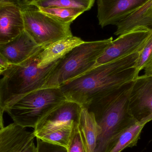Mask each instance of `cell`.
Wrapping results in <instances>:
<instances>
[{"mask_svg":"<svg viewBox=\"0 0 152 152\" xmlns=\"http://www.w3.org/2000/svg\"><path fill=\"white\" fill-rule=\"evenodd\" d=\"M82 109V106L79 104L66 100L42 119L34 130L69 122L79 123Z\"/></svg>","mask_w":152,"mask_h":152,"instance_id":"cell-13","label":"cell"},{"mask_svg":"<svg viewBox=\"0 0 152 152\" xmlns=\"http://www.w3.org/2000/svg\"><path fill=\"white\" fill-rule=\"evenodd\" d=\"M39 0H19V4L20 5L30 4Z\"/></svg>","mask_w":152,"mask_h":152,"instance_id":"cell-27","label":"cell"},{"mask_svg":"<svg viewBox=\"0 0 152 152\" xmlns=\"http://www.w3.org/2000/svg\"><path fill=\"white\" fill-rule=\"evenodd\" d=\"M85 42L80 37L71 36L59 40L41 51L39 54L40 67H45L62 58L74 48Z\"/></svg>","mask_w":152,"mask_h":152,"instance_id":"cell-15","label":"cell"},{"mask_svg":"<svg viewBox=\"0 0 152 152\" xmlns=\"http://www.w3.org/2000/svg\"><path fill=\"white\" fill-rule=\"evenodd\" d=\"M116 26L117 28L114 34L118 36L137 28L152 30V0H147Z\"/></svg>","mask_w":152,"mask_h":152,"instance_id":"cell-14","label":"cell"},{"mask_svg":"<svg viewBox=\"0 0 152 152\" xmlns=\"http://www.w3.org/2000/svg\"><path fill=\"white\" fill-rule=\"evenodd\" d=\"M6 2L14 3L19 4V0H0V4Z\"/></svg>","mask_w":152,"mask_h":152,"instance_id":"cell-29","label":"cell"},{"mask_svg":"<svg viewBox=\"0 0 152 152\" xmlns=\"http://www.w3.org/2000/svg\"><path fill=\"white\" fill-rule=\"evenodd\" d=\"M43 49L25 30L11 41L0 44V53L10 65L20 64Z\"/></svg>","mask_w":152,"mask_h":152,"instance_id":"cell-10","label":"cell"},{"mask_svg":"<svg viewBox=\"0 0 152 152\" xmlns=\"http://www.w3.org/2000/svg\"><path fill=\"white\" fill-rule=\"evenodd\" d=\"M74 123L69 122L43 128L34 130V134L35 137L44 142L67 148Z\"/></svg>","mask_w":152,"mask_h":152,"instance_id":"cell-16","label":"cell"},{"mask_svg":"<svg viewBox=\"0 0 152 152\" xmlns=\"http://www.w3.org/2000/svg\"><path fill=\"white\" fill-rule=\"evenodd\" d=\"M66 149L67 152H89L85 137L77 122L73 125L70 141Z\"/></svg>","mask_w":152,"mask_h":152,"instance_id":"cell-21","label":"cell"},{"mask_svg":"<svg viewBox=\"0 0 152 152\" xmlns=\"http://www.w3.org/2000/svg\"><path fill=\"white\" fill-rule=\"evenodd\" d=\"M4 112L0 109V130L4 127V124L3 113Z\"/></svg>","mask_w":152,"mask_h":152,"instance_id":"cell-28","label":"cell"},{"mask_svg":"<svg viewBox=\"0 0 152 152\" xmlns=\"http://www.w3.org/2000/svg\"><path fill=\"white\" fill-rule=\"evenodd\" d=\"M144 126L136 122L127 128L118 137L108 152H121L126 148L136 146Z\"/></svg>","mask_w":152,"mask_h":152,"instance_id":"cell-18","label":"cell"},{"mask_svg":"<svg viewBox=\"0 0 152 152\" xmlns=\"http://www.w3.org/2000/svg\"><path fill=\"white\" fill-rule=\"evenodd\" d=\"M66 100L59 88H42L27 94L5 112L20 126L34 129L45 116Z\"/></svg>","mask_w":152,"mask_h":152,"instance_id":"cell-5","label":"cell"},{"mask_svg":"<svg viewBox=\"0 0 152 152\" xmlns=\"http://www.w3.org/2000/svg\"><path fill=\"white\" fill-rule=\"evenodd\" d=\"M145 75L152 76V58L144 68Z\"/></svg>","mask_w":152,"mask_h":152,"instance_id":"cell-25","label":"cell"},{"mask_svg":"<svg viewBox=\"0 0 152 152\" xmlns=\"http://www.w3.org/2000/svg\"><path fill=\"white\" fill-rule=\"evenodd\" d=\"M24 31L20 4L6 2L0 4V44L11 41Z\"/></svg>","mask_w":152,"mask_h":152,"instance_id":"cell-11","label":"cell"},{"mask_svg":"<svg viewBox=\"0 0 152 152\" xmlns=\"http://www.w3.org/2000/svg\"><path fill=\"white\" fill-rule=\"evenodd\" d=\"M24 30L39 46L50 45L73 36L71 24H65L41 11L34 4L20 5Z\"/></svg>","mask_w":152,"mask_h":152,"instance_id":"cell-6","label":"cell"},{"mask_svg":"<svg viewBox=\"0 0 152 152\" xmlns=\"http://www.w3.org/2000/svg\"><path fill=\"white\" fill-rule=\"evenodd\" d=\"M36 146L34 140L31 141L20 152H36Z\"/></svg>","mask_w":152,"mask_h":152,"instance_id":"cell-24","label":"cell"},{"mask_svg":"<svg viewBox=\"0 0 152 152\" xmlns=\"http://www.w3.org/2000/svg\"><path fill=\"white\" fill-rule=\"evenodd\" d=\"M35 136L15 123L0 130V152H20Z\"/></svg>","mask_w":152,"mask_h":152,"instance_id":"cell-12","label":"cell"},{"mask_svg":"<svg viewBox=\"0 0 152 152\" xmlns=\"http://www.w3.org/2000/svg\"><path fill=\"white\" fill-rule=\"evenodd\" d=\"M95 0H39L32 4L38 8L57 6L74 8L85 12L93 7Z\"/></svg>","mask_w":152,"mask_h":152,"instance_id":"cell-20","label":"cell"},{"mask_svg":"<svg viewBox=\"0 0 152 152\" xmlns=\"http://www.w3.org/2000/svg\"><path fill=\"white\" fill-rule=\"evenodd\" d=\"M140 52L96 66L60 87L67 100L86 107L92 101L133 81L139 75Z\"/></svg>","mask_w":152,"mask_h":152,"instance_id":"cell-1","label":"cell"},{"mask_svg":"<svg viewBox=\"0 0 152 152\" xmlns=\"http://www.w3.org/2000/svg\"><path fill=\"white\" fill-rule=\"evenodd\" d=\"M113 37L85 42L58 60L48 76L43 88H59L95 67L97 59L109 46Z\"/></svg>","mask_w":152,"mask_h":152,"instance_id":"cell-4","label":"cell"},{"mask_svg":"<svg viewBox=\"0 0 152 152\" xmlns=\"http://www.w3.org/2000/svg\"><path fill=\"white\" fill-rule=\"evenodd\" d=\"M2 72V71H0V76H1V75Z\"/></svg>","mask_w":152,"mask_h":152,"instance_id":"cell-31","label":"cell"},{"mask_svg":"<svg viewBox=\"0 0 152 152\" xmlns=\"http://www.w3.org/2000/svg\"><path fill=\"white\" fill-rule=\"evenodd\" d=\"M46 15L65 24H71L84 12L79 9L67 7H52L38 8Z\"/></svg>","mask_w":152,"mask_h":152,"instance_id":"cell-19","label":"cell"},{"mask_svg":"<svg viewBox=\"0 0 152 152\" xmlns=\"http://www.w3.org/2000/svg\"><path fill=\"white\" fill-rule=\"evenodd\" d=\"M147 0H97V18L102 28L116 25Z\"/></svg>","mask_w":152,"mask_h":152,"instance_id":"cell-9","label":"cell"},{"mask_svg":"<svg viewBox=\"0 0 152 152\" xmlns=\"http://www.w3.org/2000/svg\"><path fill=\"white\" fill-rule=\"evenodd\" d=\"M132 82L93 100L85 107L94 114L102 129L95 152H108L121 134L137 122L129 110Z\"/></svg>","mask_w":152,"mask_h":152,"instance_id":"cell-2","label":"cell"},{"mask_svg":"<svg viewBox=\"0 0 152 152\" xmlns=\"http://www.w3.org/2000/svg\"><path fill=\"white\" fill-rule=\"evenodd\" d=\"M4 70V69L2 68L0 66V71H3Z\"/></svg>","mask_w":152,"mask_h":152,"instance_id":"cell-30","label":"cell"},{"mask_svg":"<svg viewBox=\"0 0 152 152\" xmlns=\"http://www.w3.org/2000/svg\"><path fill=\"white\" fill-rule=\"evenodd\" d=\"M79 126L84 135L89 152H95L98 138L102 129L96 121L94 115L87 108L82 107Z\"/></svg>","mask_w":152,"mask_h":152,"instance_id":"cell-17","label":"cell"},{"mask_svg":"<svg viewBox=\"0 0 152 152\" xmlns=\"http://www.w3.org/2000/svg\"><path fill=\"white\" fill-rule=\"evenodd\" d=\"M10 65L7 61L4 58V57L0 53V66L1 67L4 69H5L8 68Z\"/></svg>","mask_w":152,"mask_h":152,"instance_id":"cell-26","label":"cell"},{"mask_svg":"<svg viewBox=\"0 0 152 152\" xmlns=\"http://www.w3.org/2000/svg\"><path fill=\"white\" fill-rule=\"evenodd\" d=\"M41 50L20 64L10 65L2 72L0 109L4 112L27 94L43 87L58 60L47 66L40 67L39 54Z\"/></svg>","mask_w":152,"mask_h":152,"instance_id":"cell-3","label":"cell"},{"mask_svg":"<svg viewBox=\"0 0 152 152\" xmlns=\"http://www.w3.org/2000/svg\"><path fill=\"white\" fill-rule=\"evenodd\" d=\"M152 58V31L145 41L143 48L139 53L137 61V71L140 73Z\"/></svg>","mask_w":152,"mask_h":152,"instance_id":"cell-22","label":"cell"},{"mask_svg":"<svg viewBox=\"0 0 152 152\" xmlns=\"http://www.w3.org/2000/svg\"><path fill=\"white\" fill-rule=\"evenodd\" d=\"M36 138V152H67L65 147L46 142L39 138Z\"/></svg>","mask_w":152,"mask_h":152,"instance_id":"cell-23","label":"cell"},{"mask_svg":"<svg viewBox=\"0 0 152 152\" xmlns=\"http://www.w3.org/2000/svg\"><path fill=\"white\" fill-rule=\"evenodd\" d=\"M129 110L137 123L145 126L152 120V76H137L132 82Z\"/></svg>","mask_w":152,"mask_h":152,"instance_id":"cell-7","label":"cell"},{"mask_svg":"<svg viewBox=\"0 0 152 152\" xmlns=\"http://www.w3.org/2000/svg\"><path fill=\"white\" fill-rule=\"evenodd\" d=\"M152 30L137 28L113 40L96 61L95 67L141 52Z\"/></svg>","mask_w":152,"mask_h":152,"instance_id":"cell-8","label":"cell"}]
</instances>
